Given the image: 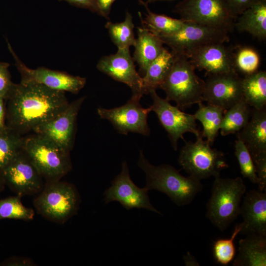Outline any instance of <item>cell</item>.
<instances>
[{"mask_svg":"<svg viewBox=\"0 0 266 266\" xmlns=\"http://www.w3.org/2000/svg\"><path fill=\"white\" fill-rule=\"evenodd\" d=\"M7 98L9 128L14 131L33 130L69 104L65 92L31 82L13 83Z\"/></svg>","mask_w":266,"mask_h":266,"instance_id":"6da1fadb","label":"cell"},{"mask_svg":"<svg viewBox=\"0 0 266 266\" xmlns=\"http://www.w3.org/2000/svg\"><path fill=\"white\" fill-rule=\"evenodd\" d=\"M137 164L145 174L146 184L144 188L147 191L154 190L165 194L178 206L190 203L203 189L201 181L190 176L182 175L170 165H152L141 150Z\"/></svg>","mask_w":266,"mask_h":266,"instance_id":"7a4b0ae2","label":"cell"},{"mask_svg":"<svg viewBox=\"0 0 266 266\" xmlns=\"http://www.w3.org/2000/svg\"><path fill=\"white\" fill-rule=\"evenodd\" d=\"M211 195L206 204V217L221 231L226 230L240 215L246 186L240 177L214 178Z\"/></svg>","mask_w":266,"mask_h":266,"instance_id":"3957f363","label":"cell"},{"mask_svg":"<svg viewBox=\"0 0 266 266\" xmlns=\"http://www.w3.org/2000/svg\"><path fill=\"white\" fill-rule=\"evenodd\" d=\"M195 69L186 56L174 55L172 67L160 87L166 93V99L174 101L180 109L203 101L204 81Z\"/></svg>","mask_w":266,"mask_h":266,"instance_id":"277c9868","label":"cell"},{"mask_svg":"<svg viewBox=\"0 0 266 266\" xmlns=\"http://www.w3.org/2000/svg\"><path fill=\"white\" fill-rule=\"evenodd\" d=\"M196 141H185L180 150L178 161L189 176L201 181L220 176L222 170L229 167L223 152L211 148L201 135Z\"/></svg>","mask_w":266,"mask_h":266,"instance_id":"5b68a950","label":"cell"},{"mask_svg":"<svg viewBox=\"0 0 266 266\" xmlns=\"http://www.w3.org/2000/svg\"><path fill=\"white\" fill-rule=\"evenodd\" d=\"M22 148L39 173L47 178L57 179L71 168L69 152L40 135L24 140Z\"/></svg>","mask_w":266,"mask_h":266,"instance_id":"8992f818","label":"cell"},{"mask_svg":"<svg viewBox=\"0 0 266 266\" xmlns=\"http://www.w3.org/2000/svg\"><path fill=\"white\" fill-rule=\"evenodd\" d=\"M174 11L180 19L228 33L234 29L236 18L225 0H182Z\"/></svg>","mask_w":266,"mask_h":266,"instance_id":"52a82bcc","label":"cell"},{"mask_svg":"<svg viewBox=\"0 0 266 266\" xmlns=\"http://www.w3.org/2000/svg\"><path fill=\"white\" fill-rule=\"evenodd\" d=\"M178 32L166 35L158 36L174 55L187 57L194 49L212 43L229 40V33L194 22H186Z\"/></svg>","mask_w":266,"mask_h":266,"instance_id":"ba28073f","label":"cell"},{"mask_svg":"<svg viewBox=\"0 0 266 266\" xmlns=\"http://www.w3.org/2000/svg\"><path fill=\"white\" fill-rule=\"evenodd\" d=\"M79 202L76 190L71 184L54 182L48 185L35 200L37 210L54 221H64L76 213Z\"/></svg>","mask_w":266,"mask_h":266,"instance_id":"9c48e42d","label":"cell"},{"mask_svg":"<svg viewBox=\"0 0 266 266\" xmlns=\"http://www.w3.org/2000/svg\"><path fill=\"white\" fill-rule=\"evenodd\" d=\"M148 94L153 100L149 107L151 111L156 113L160 124L167 133L174 150L177 149L179 139L184 140L185 133H192L196 137L201 135L194 114L185 113L177 106L172 105L166 99L159 97L155 90L150 91Z\"/></svg>","mask_w":266,"mask_h":266,"instance_id":"30bf717a","label":"cell"},{"mask_svg":"<svg viewBox=\"0 0 266 266\" xmlns=\"http://www.w3.org/2000/svg\"><path fill=\"white\" fill-rule=\"evenodd\" d=\"M141 98L132 96L124 105L111 109L99 107L97 113L102 119L110 121L122 134L135 133L149 136L150 129L147 123L150 107L143 108L140 103Z\"/></svg>","mask_w":266,"mask_h":266,"instance_id":"8fae6325","label":"cell"},{"mask_svg":"<svg viewBox=\"0 0 266 266\" xmlns=\"http://www.w3.org/2000/svg\"><path fill=\"white\" fill-rule=\"evenodd\" d=\"M15 66L21 76V82L40 84L52 89L77 94L85 86L86 79L70 75L65 72L54 70L44 67L32 69L27 67L17 57L7 42Z\"/></svg>","mask_w":266,"mask_h":266,"instance_id":"7c38bea8","label":"cell"},{"mask_svg":"<svg viewBox=\"0 0 266 266\" xmlns=\"http://www.w3.org/2000/svg\"><path fill=\"white\" fill-rule=\"evenodd\" d=\"M148 191L138 187L131 178L126 161L122 164L121 172L114 178L111 186L104 193L105 203L118 201L126 209L144 208L161 214L151 203Z\"/></svg>","mask_w":266,"mask_h":266,"instance_id":"4fadbf2b","label":"cell"},{"mask_svg":"<svg viewBox=\"0 0 266 266\" xmlns=\"http://www.w3.org/2000/svg\"><path fill=\"white\" fill-rule=\"evenodd\" d=\"M242 78L236 70L208 74L204 81L203 101L226 110L244 100Z\"/></svg>","mask_w":266,"mask_h":266,"instance_id":"5bb4252c","label":"cell"},{"mask_svg":"<svg viewBox=\"0 0 266 266\" xmlns=\"http://www.w3.org/2000/svg\"><path fill=\"white\" fill-rule=\"evenodd\" d=\"M85 98L81 97L69 103L63 111L33 131L69 152L73 144L78 113Z\"/></svg>","mask_w":266,"mask_h":266,"instance_id":"9a60e30c","label":"cell"},{"mask_svg":"<svg viewBox=\"0 0 266 266\" xmlns=\"http://www.w3.org/2000/svg\"><path fill=\"white\" fill-rule=\"evenodd\" d=\"M134 62L130 48L118 49L115 53L101 57L97 67L115 80L128 85L132 96L141 98L144 95L142 77L136 70Z\"/></svg>","mask_w":266,"mask_h":266,"instance_id":"2e32d148","label":"cell"},{"mask_svg":"<svg viewBox=\"0 0 266 266\" xmlns=\"http://www.w3.org/2000/svg\"><path fill=\"white\" fill-rule=\"evenodd\" d=\"M195 69L216 74L236 70L233 54L223 43H212L200 46L187 56Z\"/></svg>","mask_w":266,"mask_h":266,"instance_id":"e0dca14e","label":"cell"},{"mask_svg":"<svg viewBox=\"0 0 266 266\" xmlns=\"http://www.w3.org/2000/svg\"><path fill=\"white\" fill-rule=\"evenodd\" d=\"M6 181L19 196L38 191L41 183L40 174L28 158L20 152L1 171Z\"/></svg>","mask_w":266,"mask_h":266,"instance_id":"ac0fdd59","label":"cell"},{"mask_svg":"<svg viewBox=\"0 0 266 266\" xmlns=\"http://www.w3.org/2000/svg\"><path fill=\"white\" fill-rule=\"evenodd\" d=\"M243 218L240 233L266 236V192L252 190L247 192L240 205Z\"/></svg>","mask_w":266,"mask_h":266,"instance_id":"d6986e66","label":"cell"},{"mask_svg":"<svg viewBox=\"0 0 266 266\" xmlns=\"http://www.w3.org/2000/svg\"><path fill=\"white\" fill-rule=\"evenodd\" d=\"M249 150L253 160L266 157V110L252 108L246 126L237 133Z\"/></svg>","mask_w":266,"mask_h":266,"instance_id":"ffe728a7","label":"cell"},{"mask_svg":"<svg viewBox=\"0 0 266 266\" xmlns=\"http://www.w3.org/2000/svg\"><path fill=\"white\" fill-rule=\"evenodd\" d=\"M164 43L155 34L143 27L137 28V38L133 59L139 66V71L144 75L148 66L160 55Z\"/></svg>","mask_w":266,"mask_h":266,"instance_id":"44dd1931","label":"cell"},{"mask_svg":"<svg viewBox=\"0 0 266 266\" xmlns=\"http://www.w3.org/2000/svg\"><path fill=\"white\" fill-rule=\"evenodd\" d=\"M233 266H266V236L251 233L239 241Z\"/></svg>","mask_w":266,"mask_h":266,"instance_id":"7402d4cb","label":"cell"},{"mask_svg":"<svg viewBox=\"0 0 266 266\" xmlns=\"http://www.w3.org/2000/svg\"><path fill=\"white\" fill-rule=\"evenodd\" d=\"M239 16L234 24L238 32L248 33L259 40L266 39V1L259 0Z\"/></svg>","mask_w":266,"mask_h":266,"instance_id":"603a6c76","label":"cell"},{"mask_svg":"<svg viewBox=\"0 0 266 266\" xmlns=\"http://www.w3.org/2000/svg\"><path fill=\"white\" fill-rule=\"evenodd\" d=\"M174 60V55L165 48L160 55L148 66L142 77L144 94L160 88L169 73Z\"/></svg>","mask_w":266,"mask_h":266,"instance_id":"cb8c5ba5","label":"cell"},{"mask_svg":"<svg viewBox=\"0 0 266 266\" xmlns=\"http://www.w3.org/2000/svg\"><path fill=\"white\" fill-rule=\"evenodd\" d=\"M242 90L244 100L250 106L256 109L266 107V72L257 71L242 78Z\"/></svg>","mask_w":266,"mask_h":266,"instance_id":"d4e9b609","label":"cell"},{"mask_svg":"<svg viewBox=\"0 0 266 266\" xmlns=\"http://www.w3.org/2000/svg\"><path fill=\"white\" fill-rule=\"evenodd\" d=\"M147 11L146 17L143 19L141 14L139 15L142 27L158 36L166 35L179 31L185 25V21L181 19H175L164 14L152 12L146 2L138 0Z\"/></svg>","mask_w":266,"mask_h":266,"instance_id":"484cf974","label":"cell"},{"mask_svg":"<svg viewBox=\"0 0 266 266\" xmlns=\"http://www.w3.org/2000/svg\"><path fill=\"white\" fill-rule=\"evenodd\" d=\"M198 105L199 108L194 115L202 125V137H205L211 145L218 134L225 110L214 105H205L202 102Z\"/></svg>","mask_w":266,"mask_h":266,"instance_id":"4316f807","label":"cell"},{"mask_svg":"<svg viewBox=\"0 0 266 266\" xmlns=\"http://www.w3.org/2000/svg\"><path fill=\"white\" fill-rule=\"evenodd\" d=\"M243 100L225 110L220 127L223 136L239 132L248 123L252 109Z\"/></svg>","mask_w":266,"mask_h":266,"instance_id":"83f0119b","label":"cell"},{"mask_svg":"<svg viewBox=\"0 0 266 266\" xmlns=\"http://www.w3.org/2000/svg\"><path fill=\"white\" fill-rule=\"evenodd\" d=\"M132 14L126 12L125 18L121 22H107L105 25L110 38L118 49L130 48L134 46L136 38Z\"/></svg>","mask_w":266,"mask_h":266,"instance_id":"f1b7e54d","label":"cell"},{"mask_svg":"<svg viewBox=\"0 0 266 266\" xmlns=\"http://www.w3.org/2000/svg\"><path fill=\"white\" fill-rule=\"evenodd\" d=\"M23 140L9 127L0 129V172L20 152Z\"/></svg>","mask_w":266,"mask_h":266,"instance_id":"f546056e","label":"cell"},{"mask_svg":"<svg viewBox=\"0 0 266 266\" xmlns=\"http://www.w3.org/2000/svg\"><path fill=\"white\" fill-rule=\"evenodd\" d=\"M242 227L241 223L237 224L229 238H221L214 242L213 254L218 264L226 266L233 260L236 253L234 241L237 235L240 233Z\"/></svg>","mask_w":266,"mask_h":266,"instance_id":"4dcf8cb0","label":"cell"},{"mask_svg":"<svg viewBox=\"0 0 266 266\" xmlns=\"http://www.w3.org/2000/svg\"><path fill=\"white\" fill-rule=\"evenodd\" d=\"M34 211L25 207L21 202L20 196L0 200V220L16 219L30 220L33 219Z\"/></svg>","mask_w":266,"mask_h":266,"instance_id":"1f68e13d","label":"cell"},{"mask_svg":"<svg viewBox=\"0 0 266 266\" xmlns=\"http://www.w3.org/2000/svg\"><path fill=\"white\" fill-rule=\"evenodd\" d=\"M260 62V56L258 52L250 47H240L233 54V64L235 70L245 75L258 70Z\"/></svg>","mask_w":266,"mask_h":266,"instance_id":"d6a6232c","label":"cell"},{"mask_svg":"<svg viewBox=\"0 0 266 266\" xmlns=\"http://www.w3.org/2000/svg\"><path fill=\"white\" fill-rule=\"evenodd\" d=\"M235 155L237 160L241 173L252 183L258 184L255 165L252 156L244 143L237 137L234 144Z\"/></svg>","mask_w":266,"mask_h":266,"instance_id":"836d02e7","label":"cell"},{"mask_svg":"<svg viewBox=\"0 0 266 266\" xmlns=\"http://www.w3.org/2000/svg\"><path fill=\"white\" fill-rule=\"evenodd\" d=\"M9 64L0 62V97L2 99L7 98L13 83L8 71Z\"/></svg>","mask_w":266,"mask_h":266,"instance_id":"e575fe53","label":"cell"},{"mask_svg":"<svg viewBox=\"0 0 266 266\" xmlns=\"http://www.w3.org/2000/svg\"><path fill=\"white\" fill-rule=\"evenodd\" d=\"M233 15L236 18L259 0H225Z\"/></svg>","mask_w":266,"mask_h":266,"instance_id":"d590c367","label":"cell"},{"mask_svg":"<svg viewBox=\"0 0 266 266\" xmlns=\"http://www.w3.org/2000/svg\"><path fill=\"white\" fill-rule=\"evenodd\" d=\"M259 180V190L266 191V157L253 161Z\"/></svg>","mask_w":266,"mask_h":266,"instance_id":"8d00e7d4","label":"cell"},{"mask_svg":"<svg viewBox=\"0 0 266 266\" xmlns=\"http://www.w3.org/2000/svg\"><path fill=\"white\" fill-rule=\"evenodd\" d=\"M65 1L80 8L87 9L92 12L103 17L96 0H59Z\"/></svg>","mask_w":266,"mask_h":266,"instance_id":"74e56055","label":"cell"},{"mask_svg":"<svg viewBox=\"0 0 266 266\" xmlns=\"http://www.w3.org/2000/svg\"><path fill=\"white\" fill-rule=\"evenodd\" d=\"M103 17L108 19L112 4L116 0H96Z\"/></svg>","mask_w":266,"mask_h":266,"instance_id":"f35d334b","label":"cell"},{"mask_svg":"<svg viewBox=\"0 0 266 266\" xmlns=\"http://www.w3.org/2000/svg\"><path fill=\"white\" fill-rule=\"evenodd\" d=\"M183 260L186 266H199L200 264L196 258L190 252L183 256Z\"/></svg>","mask_w":266,"mask_h":266,"instance_id":"ab89813d","label":"cell"},{"mask_svg":"<svg viewBox=\"0 0 266 266\" xmlns=\"http://www.w3.org/2000/svg\"><path fill=\"white\" fill-rule=\"evenodd\" d=\"M3 99L0 97V129L5 128Z\"/></svg>","mask_w":266,"mask_h":266,"instance_id":"60d3db41","label":"cell"},{"mask_svg":"<svg viewBox=\"0 0 266 266\" xmlns=\"http://www.w3.org/2000/svg\"><path fill=\"white\" fill-rule=\"evenodd\" d=\"M174 0H146V3H147V4H149V3L154 2L158 1H174Z\"/></svg>","mask_w":266,"mask_h":266,"instance_id":"b9f144b4","label":"cell"},{"mask_svg":"<svg viewBox=\"0 0 266 266\" xmlns=\"http://www.w3.org/2000/svg\"><path fill=\"white\" fill-rule=\"evenodd\" d=\"M265 0V1H266V0Z\"/></svg>","mask_w":266,"mask_h":266,"instance_id":"7bdbcfd3","label":"cell"}]
</instances>
